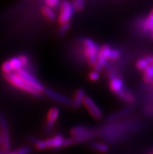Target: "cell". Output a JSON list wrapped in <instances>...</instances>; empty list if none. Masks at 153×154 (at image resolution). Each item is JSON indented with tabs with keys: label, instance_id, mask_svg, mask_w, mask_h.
<instances>
[{
	"label": "cell",
	"instance_id": "obj_1",
	"mask_svg": "<svg viewBox=\"0 0 153 154\" xmlns=\"http://www.w3.org/2000/svg\"><path fill=\"white\" fill-rule=\"evenodd\" d=\"M5 78L12 85H14V86L23 90V91H26V92L32 94L34 96H39V94H40V92H38L37 90L35 89L34 88H32L31 85H29L25 81H23L16 73L10 72L8 73V74H5Z\"/></svg>",
	"mask_w": 153,
	"mask_h": 154
},
{
	"label": "cell",
	"instance_id": "obj_2",
	"mask_svg": "<svg viewBox=\"0 0 153 154\" xmlns=\"http://www.w3.org/2000/svg\"><path fill=\"white\" fill-rule=\"evenodd\" d=\"M84 44L85 47V54L87 58V60L91 65H95L97 61L98 53L99 48L96 43L89 38H86L84 40Z\"/></svg>",
	"mask_w": 153,
	"mask_h": 154
},
{
	"label": "cell",
	"instance_id": "obj_3",
	"mask_svg": "<svg viewBox=\"0 0 153 154\" xmlns=\"http://www.w3.org/2000/svg\"><path fill=\"white\" fill-rule=\"evenodd\" d=\"M63 135L58 134V135H55L52 139H47V140H38L35 145H36V147L39 149H44L46 148L57 149L63 146Z\"/></svg>",
	"mask_w": 153,
	"mask_h": 154
},
{
	"label": "cell",
	"instance_id": "obj_4",
	"mask_svg": "<svg viewBox=\"0 0 153 154\" xmlns=\"http://www.w3.org/2000/svg\"><path fill=\"white\" fill-rule=\"evenodd\" d=\"M16 74H17L19 77H20L23 81H25L27 84L31 85L32 88H34L35 89L37 90L38 92H40V93L42 91H44V86H43V85L38 80L37 78L34 77L32 74L27 72V70H23V69H20V70H17L16 72Z\"/></svg>",
	"mask_w": 153,
	"mask_h": 154
},
{
	"label": "cell",
	"instance_id": "obj_5",
	"mask_svg": "<svg viewBox=\"0 0 153 154\" xmlns=\"http://www.w3.org/2000/svg\"><path fill=\"white\" fill-rule=\"evenodd\" d=\"M74 4L70 3L69 2H63L61 5V12H60V17H59V22L60 23H64L69 22L71 19L72 16L74 15Z\"/></svg>",
	"mask_w": 153,
	"mask_h": 154
},
{
	"label": "cell",
	"instance_id": "obj_6",
	"mask_svg": "<svg viewBox=\"0 0 153 154\" xmlns=\"http://www.w3.org/2000/svg\"><path fill=\"white\" fill-rule=\"evenodd\" d=\"M110 50V46H109L107 45H104L99 49V53H98L97 61H96V63L94 65L95 71H98V72L100 71L103 67V66H105V64L106 63V60L109 59V57Z\"/></svg>",
	"mask_w": 153,
	"mask_h": 154
},
{
	"label": "cell",
	"instance_id": "obj_7",
	"mask_svg": "<svg viewBox=\"0 0 153 154\" xmlns=\"http://www.w3.org/2000/svg\"><path fill=\"white\" fill-rule=\"evenodd\" d=\"M84 103L86 106V107L89 110L90 113H91V115L93 116L96 119H100L103 117V113H102L101 109L95 104V102L91 98L88 97V96H85L84 99Z\"/></svg>",
	"mask_w": 153,
	"mask_h": 154
},
{
	"label": "cell",
	"instance_id": "obj_8",
	"mask_svg": "<svg viewBox=\"0 0 153 154\" xmlns=\"http://www.w3.org/2000/svg\"><path fill=\"white\" fill-rule=\"evenodd\" d=\"M44 91H45V93L46 94L47 96L51 98L52 100H54V101L58 102V103L64 104V105H71L72 101L70 98L66 97V96H63L62 94L59 93V92L49 88H44Z\"/></svg>",
	"mask_w": 153,
	"mask_h": 154
},
{
	"label": "cell",
	"instance_id": "obj_9",
	"mask_svg": "<svg viewBox=\"0 0 153 154\" xmlns=\"http://www.w3.org/2000/svg\"><path fill=\"white\" fill-rule=\"evenodd\" d=\"M59 115H60V110H59L58 108H52L49 110V114H48L46 128H45V130H46L47 132H50L52 131V129L54 127L55 122L58 118Z\"/></svg>",
	"mask_w": 153,
	"mask_h": 154
},
{
	"label": "cell",
	"instance_id": "obj_10",
	"mask_svg": "<svg viewBox=\"0 0 153 154\" xmlns=\"http://www.w3.org/2000/svg\"><path fill=\"white\" fill-rule=\"evenodd\" d=\"M124 88V82H123L122 79H120V78H116V76L111 78L110 88L112 92H116V93H118V92H120Z\"/></svg>",
	"mask_w": 153,
	"mask_h": 154
},
{
	"label": "cell",
	"instance_id": "obj_11",
	"mask_svg": "<svg viewBox=\"0 0 153 154\" xmlns=\"http://www.w3.org/2000/svg\"><path fill=\"white\" fill-rule=\"evenodd\" d=\"M132 110V107L131 106H129V107H126L124 108V109H121L118 113H112L111 115H109V117H107L106 121H113L115 120L118 119V118H120V117H124V116L127 115V113H130V111Z\"/></svg>",
	"mask_w": 153,
	"mask_h": 154
},
{
	"label": "cell",
	"instance_id": "obj_12",
	"mask_svg": "<svg viewBox=\"0 0 153 154\" xmlns=\"http://www.w3.org/2000/svg\"><path fill=\"white\" fill-rule=\"evenodd\" d=\"M84 97H85V92H84V91L83 89L78 90V92L76 93L75 98H74V100L71 103V105L75 108L79 107L83 103Z\"/></svg>",
	"mask_w": 153,
	"mask_h": 154
},
{
	"label": "cell",
	"instance_id": "obj_13",
	"mask_svg": "<svg viewBox=\"0 0 153 154\" xmlns=\"http://www.w3.org/2000/svg\"><path fill=\"white\" fill-rule=\"evenodd\" d=\"M117 94V96L120 98H121L124 101L127 102V103H132L134 100V96L133 94L129 91L128 89H126L125 88H123L120 92H119Z\"/></svg>",
	"mask_w": 153,
	"mask_h": 154
},
{
	"label": "cell",
	"instance_id": "obj_14",
	"mask_svg": "<svg viewBox=\"0 0 153 154\" xmlns=\"http://www.w3.org/2000/svg\"><path fill=\"white\" fill-rule=\"evenodd\" d=\"M142 29L145 32H150L151 35H152L153 29V14L151 12L149 16L148 17L147 19L144 21L143 25H142Z\"/></svg>",
	"mask_w": 153,
	"mask_h": 154
},
{
	"label": "cell",
	"instance_id": "obj_15",
	"mask_svg": "<svg viewBox=\"0 0 153 154\" xmlns=\"http://www.w3.org/2000/svg\"><path fill=\"white\" fill-rule=\"evenodd\" d=\"M1 134H2V145L3 147L4 150H9L10 148V134L8 131V129L6 130H1Z\"/></svg>",
	"mask_w": 153,
	"mask_h": 154
},
{
	"label": "cell",
	"instance_id": "obj_16",
	"mask_svg": "<svg viewBox=\"0 0 153 154\" xmlns=\"http://www.w3.org/2000/svg\"><path fill=\"white\" fill-rule=\"evenodd\" d=\"M152 61V57H151V56H148V57H147L146 58H143L139 60L137 62V64L136 65H137V67H138L139 70H144L148 66L151 65Z\"/></svg>",
	"mask_w": 153,
	"mask_h": 154
},
{
	"label": "cell",
	"instance_id": "obj_17",
	"mask_svg": "<svg viewBox=\"0 0 153 154\" xmlns=\"http://www.w3.org/2000/svg\"><path fill=\"white\" fill-rule=\"evenodd\" d=\"M90 131H91V129L87 127H84V126H77V127H74V128L72 129L70 133H71L72 136L74 138V137L84 135V134H86V133Z\"/></svg>",
	"mask_w": 153,
	"mask_h": 154
},
{
	"label": "cell",
	"instance_id": "obj_18",
	"mask_svg": "<svg viewBox=\"0 0 153 154\" xmlns=\"http://www.w3.org/2000/svg\"><path fill=\"white\" fill-rule=\"evenodd\" d=\"M95 135V131H93V130H91L90 131H88L87 133L84 134L83 135H81V136H78V137H74L73 138V142L74 143H82L84 141H86L87 139H91L94 135Z\"/></svg>",
	"mask_w": 153,
	"mask_h": 154
},
{
	"label": "cell",
	"instance_id": "obj_19",
	"mask_svg": "<svg viewBox=\"0 0 153 154\" xmlns=\"http://www.w3.org/2000/svg\"><path fill=\"white\" fill-rule=\"evenodd\" d=\"M91 147L100 152H107L109 151V146L106 144L102 143H92L90 144Z\"/></svg>",
	"mask_w": 153,
	"mask_h": 154
},
{
	"label": "cell",
	"instance_id": "obj_20",
	"mask_svg": "<svg viewBox=\"0 0 153 154\" xmlns=\"http://www.w3.org/2000/svg\"><path fill=\"white\" fill-rule=\"evenodd\" d=\"M42 13L45 15V17H47L49 20H55L56 18V14L53 10L49 6H45L42 9Z\"/></svg>",
	"mask_w": 153,
	"mask_h": 154
},
{
	"label": "cell",
	"instance_id": "obj_21",
	"mask_svg": "<svg viewBox=\"0 0 153 154\" xmlns=\"http://www.w3.org/2000/svg\"><path fill=\"white\" fill-rule=\"evenodd\" d=\"M9 61H10V65H11L13 70H15L16 72H17V70L22 69L23 65H22L21 62L20 60L19 57H14V58H12L11 60Z\"/></svg>",
	"mask_w": 153,
	"mask_h": 154
},
{
	"label": "cell",
	"instance_id": "obj_22",
	"mask_svg": "<svg viewBox=\"0 0 153 154\" xmlns=\"http://www.w3.org/2000/svg\"><path fill=\"white\" fill-rule=\"evenodd\" d=\"M145 80L147 82H149L152 80L153 78V67L151 65H149V66H148L145 70Z\"/></svg>",
	"mask_w": 153,
	"mask_h": 154
},
{
	"label": "cell",
	"instance_id": "obj_23",
	"mask_svg": "<svg viewBox=\"0 0 153 154\" xmlns=\"http://www.w3.org/2000/svg\"><path fill=\"white\" fill-rule=\"evenodd\" d=\"M70 25L69 22L62 23V25L60 26V29H59L58 35H60V36H62V35H63L64 34H66V31H67L68 30H69V28H70Z\"/></svg>",
	"mask_w": 153,
	"mask_h": 154
},
{
	"label": "cell",
	"instance_id": "obj_24",
	"mask_svg": "<svg viewBox=\"0 0 153 154\" xmlns=\"http://www.w3.org/2000/svg\"><path fill=\"white\" fill-rule=\"evenodd\" d=\"M0 128H1V130L8 129L7 121H6V117L2 113H0Z\"/></svg>",
	"mask_w": 153,
	"mask_h": 154
},
{
	"label": "cell",
	"instance_id": "obj_25",
	"mask_svg": "<svg viewBox=\"0 0 153 154\" xmlns=\"http://www.w3.org/2000/svg\"><path fill=\"white\" fill-rule=\"evenodd\" d=\"M120 57V52L117 49H111L110 53H109V59L111 60H117Z\"/></svg>",
	"mask_w": 153,
	"mask_h": 154
},
{
	"label": "cell",
	"instance_id": "obj_26",
	"mask_svg": "<svg viewBox=\"0 0 153 154\" xmlns=\"http://www.w3.org/2000/svg\"><path fill=\"white\" fill-rule=\"evenodd\" d=\"M2 71L5 73V74H8V73L12 72L13 69H12V66H11V65H10V61L8 60V61H6V62L4 63L2 66Z\"/></svg>",
	"mask_w": 153,
	"mask_h": 154
},
{
	"label": "cell",
	"instance_id": "obj_27",
	"mask_svg": "<svg viewBox=\"0 0 153 154\" xmlns=\"http://www.w3.org/2000/svg\"><path fill=\"white\" fill-rule=\"evenodd\" d=\"M60 0H45V3L47 4V6L51 8L57 7L60 4Z\"/></svg>",
	"mask_w": 153,
	"mask_h": 154
},
{
	"label": "cell",
	"instance_id": "obj_28",
	"mask_svg": "<svg viewBox=\"0 0 153 154\" xmlns=\"http://www.w3.org/2000/svg\"><path fill=\"white\" fill-rule=\"evenodd\" d=\"M74 6L75 10H81L84 8V0H74Z\"/></svg>",
	"mask_w": 153,
	"mask_h": 154
},
{
	"label": "cell",
	"instance_id": "obj_29",
	"mask_svg": "<svg viewBox=\"0 0 153 154\" xmlns=\"http://www.w3.org/2000/svg\"><path fill=\"white\" fill-rule=\"evenodd\" d=\"M31 152V148L28 146H23L20 148L16 153L17 154H28Z\"/></svg>",
	"mask_w": 153,
	"mask_h": 154
},
{
	"label": "cell",
	"instance_id": "obj_30",
	"mask_svg": "<svg viewBox=\"0 0 153 154\" xmlns=\"http://www.w3.org/2000/svg\"><path fill=\"white\" fill-rule=\"evenodd\" d=\"M89 78L92 81H97L98 79L99 78V74L98 71H93V72H91L89 75Z\"/></svg>",
	"mask_w": 153,
	"mask_h": 154
},
{
	"label": "cell",
	"instance_id": "obj_31",
	"mask_svg": "<svg viewBox=\"0 0 153 154\" xmlns=\"http://www.w3.org/2000/svg\"><path fill=\"white\" fill-rule=\"evenodd\" d=\"M72 144H74V142H73V139H64L63 146H70V145Z\"/></svg>",
	"mask_w": 153,
	"mask_h": 154
},
{
	"label": "cell",
	"instance_id": "obj_32",
	"mask_svg": "<svg viewBox=\"0 0 153 154\" xmlns=\"http://www.w3.org/2000/svg\"><path fill=\"white\" fill-rule=\"evenodd\" d=\"M20 60V62H21L22 65L23 66H24V65H26L27 63V62H28V58H27L26 56H20V57H19Z\"/></svg>",
	"mask_w": 153,
	"mask_h": 154
},
{
	"label": "cell",
	"instance_id": "obj_33",
	"mask_svg": "<svg viewBox=\"0 0 153 154\" xmlns=\"http://www.w3.org/2000/svg\"><path fill=\"white\" fill-rule=\"evenodd\" d=\"M30 140H31L32 143H35H35H37V141L38 140V139H37L36 138H35V137H30Z\"/></svg>",
	"mask_w": 153,
	"mask_h": 154
},
{
	"label": "cell",
	"instance_id": "obj_34",
	"mask_svg": "<svg viewBox=\"0 0 153 154\" xmlns=\"http://www.w3.org/2000/svg\"><path fill=\"white\" fill-rule=\"evenodd\" d=\"M0 144H2V134L0 132Z\"/></svg>",
	"mask_w": 153,
	"mask_h": 154
},
{
	"label": "cell",
	"instance_id": "obj_35",
	"mask_svg": "<svg viewBox=\"0 0 153 154\" xmlns=\"http://www.w3.org/2000/svg\"><path fill=\"white\" fill-rule=\"evenodd\" d=\"M8 154H17L16 152H10V153H8Z\"/></svg>",
	"mask_w": 153,
	"mask_h": 154
}]
</instances>
